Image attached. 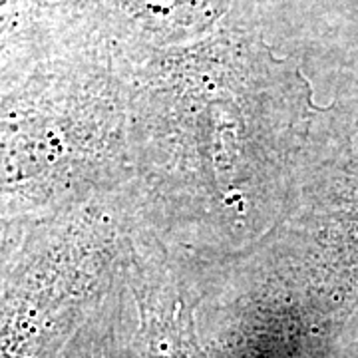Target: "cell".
Here are the masks:
<instances>
[{"instance_id": "2", "label": "cell", "mask_w": 358, "mask_h": 358, "mask_svg": "<svg viewBox=\"0 0 358 358\" xmlns=\"http://www.w3.org/2000/svg\"><path fill=\"white\" fill-rule=\"evenodd\" d=\"M14 247V231L8 221L0 219V299H2V289L6 287V261L13 253Z\"/></svg>"}, {"instance_id": "1", "label": "cell", "mask_w": 358, "mask_h": 358, "mask_svg": "<svg viewBox=\"0 0 358 358\" xmlns=\"http://www.w3.org/2000/svg\"><path fill=\"white\" fill-rule=\"evenodd\" d=\"M62 0H0V98L46 48Z\"/></svg>"}, {"instance_id": "3", "label": "cell", "mask_w": 358, "mask_h": 358, "mask_svg": "<svg viewBox=\"0 0 358 358\" xmlns=\"http://www.w3.org/2000/svg\"><path fill=\"white\" fill-rule=\"evenodd\" d=\"M96 346L90 341H82V343H72L66 348L64 357L62 358H96Z\"/></svg>"}]
</instances>
